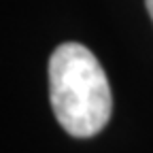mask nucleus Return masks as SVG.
<instances>
[{
  "label": "nucleus",
  "mask_w": 153,
  "mask_h": 153,
  "mask_svg": "<svg viewBox=\"0 0 153 153\" xmlns=\"http://www.w3.org/2000/svg\"><path fill=\"white\" fill-rule=\"evenodd\" d=\"M49 100L57 123L70 136L98 134L113 111L106 72L85 45L62 43L49 57Z\"/></svg>",
  "instance_id": "1"
},
{
  "label": "nucleus",
  "mask_w": 153,
  "mask_h": 153,
  "mask_svg": "<svg viewBox=\"0 0 153 153\" xmlns=\"http://www.w3.org/2000/svg\"><path fill=\"white\" fill-rule=\"evenodd\" d=\"M145 4H147V11H149L151 19H153V0H145Z\"/></svg>",
  "instance_id": "2"
}]
</instances>
